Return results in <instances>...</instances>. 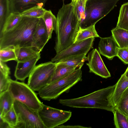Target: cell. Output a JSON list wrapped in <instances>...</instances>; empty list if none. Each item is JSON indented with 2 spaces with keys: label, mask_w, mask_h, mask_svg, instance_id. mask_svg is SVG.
Returning <instances> with one entry per match:
<instances>
[{
  "label": "cell",
  "mask_w": 128,
  "mask_h": 128,
  "mask_svg": "<svg viewBox=\"0 0 128 128\" xmlns=\"http://www.w3.org/2000/svg\"><path fill=\"white\" fill-rule=\"evenodd\" d=\"M56 19L54 49L57 54L74 43L80 29V22L76 14L74 3L71 2L64 4L58 10Z\"/></svg>",
  "instance_id": "cell-1"
},
{
  "label": "cell",
  "mask_w": 128,
  "mask_h": 128,
  "mask_svg": "<svg viewBox=\"0 0 128 128\" xmlns=\"http://www.w3.org/2000/svg\"><path fill=\"white\" fill-rule=\"evenodd\" d=\"M116 84L76 98L60 99L62 105L72 108L101 109L112 112L114 109L112 97Z\"/></svg>",
  "instance_id": "cell-2"
},
{
  "label": "cell",
  "mask_w": 128,
  "mask_h": 128,
  "mask_svg": "<svg viewBox=\"0 0 128 128\" xmlns=\"http://www.w3.org/2000/svg\"><path fill=\"white\" fill-rule=\"evenodd\" d=\"M39 18L22 17L14 28L0 34V49L32 46V36Z\"/></svg>",
  "instance_id": "cell-3"
},
{
  "label": "cell",
  "mask_w": 128,
  "mask_h": 128,
  "mask_svg": "<svg viewBox=\"0 0 128 128\" xmlns=\"http://www.w3.org/2000/svg\"><path fill=\"white\" fill-rule=\"evenodd\" d=\"M81 68H78L68 75L51 82L38 91L40 96L48 101L56 99L79 82L82 80Z\"/></svg>",
  "instance_id": "cell-4"
},
{
  "label": "cell",
  "mask_w": 128,
  "mask_h": 128,
  "mask_svg": "<svg viewBox=\"0 0 128 128\" xmlns=\"http://www.w3.org/2000/svg\"><path fill=\"white\" fill-rule=\"evenodd\" d=\"M119 0H87L85 16L80 23V29L94 24L108 14Z\"/></svg>",
  "instance_id": "cell-5"
},
{
  "label": "cell",
  "mask_w": 128,
  "mask_h": 128,
  "mask_svg": "<svg viewBox=\"0 0 128 128\" xmlns=\"http://www.w3.org/2000/svg\"><path fill=\"white\" fill-rule=\"evenodd\" d=\"M8 90L15 100L37 111L42 108L43 104L28 84L11 79Z\"/></svg>",
  "instance_id": "cell-6"
},
{
  "label": "cell",
  "mask_w": 128,
  "mask_h": 128,
  "mask_svg": "<svg viewBox=\"0 0 128 128\" xmlns=\"http://www.w3.org/2000/svg\"><path fill=\"white\" fill-rule=\"evenodd\" d=\"M56 66V63L51 61L36 66L28 77V84L38 91L51 82Z\"/></svg>",
  "instance_id": "cell-7"
},
{
  "label": "cell",
  "mask_w": 128,
  "mask_h": 128,
  "mask_svg": "<svg viewBox=\"0 0 128 128\" xmlns=\"http://www.w3.org/2000/svg\"><path fill=\"white\" fill-rule=\"evenodd\" d=\"M13 105L17 116L16 128H46L39 116L38 111L15 100Z\"/></svg>",
  "instance_id": "cell-8"
},
{
  "label": "cell",
  "mask_w": 128,
  "mask_h": 128,
  "mask_svg": "<svg viewBox=\"0 0 128 128\" xmlns=\"http://www.w3.org/2000/svg\"><path fill=\"white\" fill-rule=\"evenodd\" d=\"M38 112L46 128H56L70 120L72 114L70 111L56 109L43 104Z\"/></svg>",
  "instance_id": "cell-9"
},
{
  "label": "cell",
  "mask_w": 128,
  "mask_h": 128,
  "mask_svg": "<svg viewBox=\"0 0 128 128\" xmlns=\"http://www.w3.org/2000/svg\"><path fill=\"white\" fill-rule=\"evenodd\" d=\"M95 38H90L82 41L74 42L68 48L56 54L51 61L57 62L72 56L86 55L93 48Z\"/></svg>",
  "instance_id": "cell-10"
},
{
  "label": "cell",
  "mask_w": 128,
  "mask_h": 128,
  "mask_svg": "<svg viewBox=\"0 0 128 128\" xmlns=\"http://www.w3.org/2000/svg\"><path fill=\"white\" fill-rule=\"evenodd\" d=\"M88 62L86 63L89 72L93 73L102 78H107L111 75L105 66L99 52L96 48L93 49L87 57Z\"/></svg>",
  "instance_id": "cell-11"
},
{
  "label": "cell",
  "mask_w": 128,
  "mask_h": 128,
  "mask_svg": "<svg viewBox=\"0 0 128 128\" xmlns=\"http://www.w3.org/2000/svg\"><path fill=\"white\" fill-rule=\"evenodd\" d=\"M49 40L44 20L39 18L33 34L32 46L41 52Z\"/></svg>",
  "instance_id": "cell-12"
},
{
  "label": "cell",
  "mask_w": 128,
  "mask_h": 128,
  "mask_svg": "<svg viewBox=\"0 0 128 128\" xmlns=\"http://www.w3.org/2000/svg\"><path fill=\"white\" fill-rule=\"evenodd\" d=\"M98 45V52L100 54L112 60L116 56L118 46L113 36L100 37Z\"/></svg>",
  "instance_id": "cell-13"
},
{
  "label": "cell",
  "mask_w": 128,
  "mask_h": 128,
  "mask_svg": "<svg viewBox=\"0 0 128 128\" xmlns=\"http://www.w3.org/2000/svg\"><path fill=\"white\" fill-rule=\"evenodd\" d=\"M40 58V55L25 62H17L14 73L16 79L24 81L29 76Z\"/></svg>",
  "instance_id": "cell-14"
},
{
  "label": "cell",
  "mask_w": 128,
  "mask_h": 128,
  "mask_svg": "<svg viewBox=\"0 0 128 128\" xmlns=\"http://www.w3.org/2000/svg\"><path fill=\"white\" fill-rule=\"evenodd\" d=\"M48 0H9L10 12L21 13L34 6H38L44 8Z\"/></svg>",
  "instance_id": "cell-15"
},
{
  "label": "cell",
  "mask_w": 128,
  "mask_h": 128,
  "mask_svg": "<svg viewBox=\"0 0 128 128\" xmlns=\"http://www.w3.org/2000/svg\"><path fill=\"white\" fill-rule=\"evenodd\" d=\"M17 62H25L40 55V52L32 46L15 48Z\"/></svg>",
  "instance_id": "cell-16"
},
{
  "label": "cell",
  "mask_w": 128,
  "mask_h": 128,
  "mask_svg": "<svg viewBox=\"0 0 128 128\" xmlns=\"http://www.w3.org/2000/svg\"><path fill=\"white\" fill-rule=\"evenodd\" d=\"M128 87V77L124 73L116 84V86L112 94V100L115 107L118 103L123 92Z\"/></svg>",
  "instance_id": "cell-17"
},
{
  "label": "cell",
  "mask_w": 128,
  "mask_h": 128,
  "mask_svg": "<svg viewBox=\"0 0 128 128\" xmlns=\"http://www.w3.org/2000/svg\"><path fill=\"white\" fill-rule=\"evenodd\" d=\"M111 32L119 48L128 47V30L116 27Z\"/></svg>",
  "instance_id": "cell-18"
},
{
  "label": "cell",
  "mask_w": 128,
  "mask_h": 128,
  "mask_svg": "<svg viewBox=\"0 0 128 128\" xmlns=\"http://www.w3.org/2000/svg\"><path fill=\"white\" fill-rule=\"evenodd\" d=\"M14 101L8 90L0 94V116H4L10 109Z\"/></svg>",
  "instance_id": "cell-19"
},
{
  "label": "cell",
  "mask_w": 128,
  "mask_h": 128,
  "mask_svg": "<svg viewBox=\"0 0 128 128\" xmlns=\"http://www.w3.org/2000/svg\"><path fill=\"white\" fill-rule=\"evenodd\" d=\"M22 18L20 13L10 12L6 19L2 29L0 31V34L14 28L19 23Z\"/></svg>",
  "instance_id": "cell-20"
},
{
  "label": "cell",
  "mask_w": 128,
  "mask_h": 128,
  "mask_svg": "<svg viewBox=\"0 0 128 128\" xmlns=\"http://www.w3.org/2000/svg\"><path fill=\"white\" fill-rule=\"evenodd\" d=\"M96 24L84 28L80 29L77 34L74 43L90 38H100L96 29Z\"/></svg>",
  "instance_id": "cell-21"
},
{
  "label": "cell",
  "mask_w": 128,
  "mask_h": 128,
  "mask_svg": "<svg viewBox=\"0 0 128 128\" xmlns=\"http://www.w3.org/2000/svg\"><path fill=\"white\" fill-rule=\"evenodd\" d=\"M42 18L44 22L49 39L52 37V32L55 30L56 24V17L50 10H46Z\"/></svg>",
  "instance_id": "cell-22"
},
{
  "label": "cell",
  "mask_w": 128,
  "mask_h": 128,
  "mask_svg": "<svg viewBox=\"0 0 128 128\" xmlns=\"http://www.w3.org/2000/svg\"><path fill=\"white\" fill-rule=\"evenodd\" d=\"M87 60L86 55L82 54L69 57L57 62L56 64H62L68 66L82 68Z\"/></svg>",
  "instance_id": "cell-23"
},
{
  "label": "cell",
  "mask_w": 128,
  "mask_h": 128,
  "mask_svg": "<svg viewBox=\"0 0 128 128\" xmlns=\"http://www.w3.org/2000/svg\"><path fill=\"white\" fill-rule=\"evenodd\" d=\"M51 82L63 78L70 74L78 68L62 64H56Z\"/></svg>",
  "instance_id": "cell-24"
},
{
  "label": "cell",
  "mask_w": 128,
  "mask_h": 128,
  "mask_svg": "<svg viewBox=\"0 0 128 128\" xmlns=\"http://www.w3.org/2000/svg\"><path fill=\"white\" fill-rule=\"evenodd\" d=\"M116 27L128 30V2L120 7Z\"/></svg>",
  "instance_id": "cell-25"
},
{
  "label": "cell",
  "mask_w": 128,
  "mask_h": 128,
  "mask_svg": "<svg viewBox=\"0 0 128 128\" xmlns=\"http://www.w3.org/2000/svg\"><path fill=\"white\" fill-rule=\"evenodd\" d=\"M0 120L6 124L9 128H16L18 124V118L13 104L4 116H0Z\"/></svg>",
  "instance_id": "cell-26"
},
{
  "label": "cell",
  "mask_w": 128,
  "mask_h": 128,
  "mask_svg": "<svg viewBox=\"0 0 128 128\" xmlns=\"http://www.w3.org/2000/svg\"><path fill=\"white\" fill-rule=\"evenodd\" d=\"M46 10L43 8L36 6L23 11L20 14L22 17L39 18H43Z\"/></svg>",
  "instance_id": "cell-27"
},
{
  "label": "cell",
  "mask_w": 128,
  "mask_h": 128,
  "mask_svg": "<svg viewBox=\"0 0 128 128\" xmlns=\"http://www.w3.org/2000/svg\"><path fill=\"white\" fill-rule=\"evenodd\" d=\"M114 115V121L116 128H128V122L125 116L114 107L112 112Z\"/></svg>",
  "instance_id": "cell-28"
},
{
  "label": "cell",
  "mask_w": 128,
  "mask_h": 128,
  "mask_svg": "<svg viewBox=\"0 0 128 128\" xmlns=\"http://www.w3.org/2000/svg\"><path fill=\"white\" fill-rule=\"evenodd\" d=\"M10 13L9 0H0V31Z\"/></svg>",
  "instance_id": "cell-29"
},
{
  "label": "cell",
  "mask_w": 128,
  "mask_h": 128,
  "mask_svg": "<svg viewBox=\"0 0 128 128\" xmlns=\"http://www.w3.org/2000/svg\"><path fill=\"white\" fill-rule=\"evenodd\" d=\"M17 60L15 48L9 47L0 49V60L6 62L12 60Z\"/></svg>",
  "instance_id": "cell-30"
},
{
  "label": "cell",
  "mask_w": 128,
  "mask_h": 128,
  "mask_svg": "<svg viewBox=\"0 0 128 128\" xmlns=\"http://www.w3.org/2000/svg\"><path fill=\"white\" fill-rule=\"evenodd\" d=\"M114 107L122 113L128 116V87L123 92L118 103Z\"/></svg>",
  "instance_id": "cell-31"
},
{
  "label": "cell",
  "mask_w": 128,
  "mask_h": 128,
  "mask_svg": "<svg viewBox=\"0 0 128 128\" xmlns=\"http://www.w3.org/2000/svg\"><path fill=\"white\" fill-rule=\"evenodd\" d=\"M87 0H78L74 3L75 12L80 22L85 18L86 4Z\"/></svg>",
  "instance_id": "cell-32"
},
{
  "label": "cell",
  "mask_w": 128,
  "mask_h": 128,
  "mask_svg": "<svg viewBox=\"0 0 128 128\" xmlns=\"http://www.w3.org/2000/svg\"><path fill=\"white\" fill-rule=\"evenodd\" d=\"M10 79L9 75L0 72V94L8 90Z\"/></svg>",
  "instance_id": "cell-33"
},
{
  "label": "cell",
  "mask_w": 128,
  "mask_h": 128,
  "mask_svg": "<svg viewBox=\"0 0 128 128\" xmlns=\"http://www.w3.org/2000/svg\"><path fill=\"white\" fill-rule=\"evenodd\" d=\"M116 56L126 64H128V48H118Z\"/></svg>",
  "instance_id": "cell-34"
},
{
  "label": "cell",
  "mask_w": 128,
  "mask_h": 128,
  "mask_svg": "<svg viewBox=\"0 0 128 128\" xmlns=\"http://www.w3.org/2000/svg\"><path fill=\"white\" fill-rule=\"evenodd\" d=\"M0 72L5 74L8 75L10 74V69L5 62L0 60Z\"/></svg>",
  "instance_id": "cell-35"
},
{
  "label": "cell",
  "mask_w": 128,
  "mask_h": 128,
  "mask_svg": "<svg viewBox=\"0 0 128 128\" xmlns=\"http://www.w3.org/2000/svg\"><path fill=\"white\" fill-rule=\"evenodd\" d=\"M91 127H87L82 126L80 125H76V126H70L67 125L65 126L62 124L60 125L56 128H90Z\"/></svg>",
  "instance_id": "cell-36"
},
{
  "label": "cell",
  "mask_w": 128,
  "mask_h": 128,
  "mask_svg": "<svg viewBox=\"0 0 128 128\" xmlns=\"http://www.w3.org/2000/svg\"><path fill=\"white\" fill-rule=\"evenodd\" d=\"M124 74L126 77H128V66L124 73Z\"/></svg>",
  "instance_id": "cell-37"
},
{
  "label": "cell",
  "mask_w": 128,
  "mask_h": 128,
  "mask_svg": "<svg viewBox=\"0 0 128 128\" xmlns=\"http://www.w3.org/2000/svg\"><path fill=\"white\" fill-rule=\"evenodd\" d=\"M78 0H72V2L74 3H75Z\"/></svg>",
  "instance_id": "cell-38"
},
{
  "label": "cell",
  "mask_w": 128,
  "mask_h": 128,
  "mask_svg": "<svg viewBox=\"0 0 128 128\" xmlns=\"http://www.w3.org/2000/svg\"><path fill=\"white\" fill-rule=\"evenodd\" d=\"M128 121V116H127Z\"/></svg>",
  "instance_id": "cell-39"
},
{
  "label": "cell",
  "mask_w": 128,
  "mask_h": 128,
  "mask_svg": "<svg viewBox=\"0 0 128 128\" xmlns=\"http://www.w3.org/2000/svg\"></svg>",
  "instance_id": "cell-40"
}]
</instances>
